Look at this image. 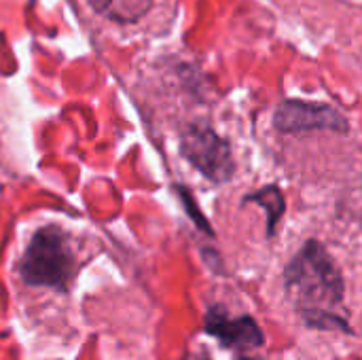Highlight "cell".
I'll return each mask as SVG.
<instances>
[{
    "instance_id": "6da1fadb",
    "label": "cell",
    "mask_w": 362,
    "mask_h": 360,
    "mask_svg": "<svg viewBox=\"0 0 362 360\" xmlns=\"http://www.w3.org/2000/svg\"><path fill=\"white\" fill-rule=\"evenodd\" d=\"M284 282L305 325L350 333V325L333 314V308L344 299V278L318 242H308L288 263Z\"/></svg>"
},
{
    "instance_id": "7a4b0ae2",
    "label": "cell",
    "mask_w": 362,
    "mask_h": 360,
    "mask_svg": "<svg viewBox=\"0 0 362 360\" xmlns=\"http://www.w3.org/2000/svg\"><path fill=\"white\" fill-rule=\"evenodd\" d=\"M74 257L68 248L66 233L55 227H42L30 240L17 263L19 278L30 286H49L66 293L74 276Z\"/></svg>"
},
{
    "instance_id": "3957f363",
    "label": "cell",
    "mask_w": 362,
    "mask_h": 360,
    "mask_svg": "<svg viewBox=\"0 0 362 360\" xmlns=\"http://www.w3.org/2000/svg\"><path fill=\"white\" fill-rule=\"evenodd\" d=\"M180 151L212 182H227L233 176L235 166L229 144L206 125H191L182 134Z\"/></svg>"
},
{
    "instance_id": "8992f818",
    "label": "cell",
    "mask_w": 362,
    "mask_h": 360,
    "mask_svg": "<svg viewBox=\"0 0 362 360\" xmlns=\"http://www.w3.org/2000/svg\"><path fill=\"white\" fill-rule=\"evenodd\" d=\"M89 4L95 13L110 21L134 23L151 11L153 0H89Z\"/></svg>"
},
{
    "instance_id": "ba28073f",
    "label": "cell",
    "mask_w": 362,
    "mask_h": 360,
    "mask_svg": "<svg viewBox=\"0 0 362 360\" xmlns=\"http://www.w3.org/2000/svg\"><path fill=\"white\" fill-rule=\"evenodd\" d=\"M238 360H255V359H238Z\"/></svg>"
},
{
    "instance_id": "52a82bcc",
    "label": "cell",
    "mask_w": 362,
    "mask_h": 360,
    "mask_svg": "<svg viewBox=\"0 0 362 360\" xmlns=\"http://www.w3.org/2000/svg\"><path fill=\"white\" fill-rule=\"evenodd\" d=\"M248 199L259 202L265 208V212H267V233L272 236L274 229H276V223L284 214V195H282V191L278 187H267V189L250 195Z\"/></svg>"
},
{
    "instance_id": "277c9868",
    "label": "cell",
    "mask_w": 362,
    "mask_h": 360,
    "mask_svg": "<svg viewBox=\"0 0 362 360\" xmlns=\"http://www.w3.org/2000/svg\"><path fill=\"white\" fill-rule=\"evenodd\" d=\"M276 127L282 132H310V129L348 132V121L333 106L286 100L276 110Z\"/></svg>"
},
{
    "instance_id": "5b68a950",
    "label": "cell",
    "mask_w": 362,
    "mask_h": 360,
    "mask_svg": "<svg viewBox=\"0 0 362 360\" xmlns=\"http://www.w3.org/2000/svg\"><path fill=\"white\" fill-rule=\"evenodd\" d=\"M204 329L210 337L218 339L221 346L229 350H252L265 344V335L255 318H231L223 306H212L208 310Z\"/></svg>"
}]
</instances>
